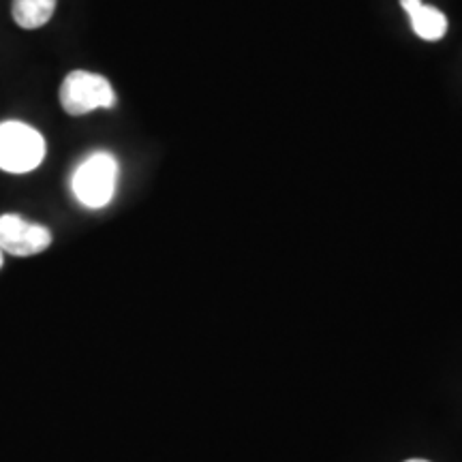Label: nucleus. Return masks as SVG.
I'll return each mask as SVG.
<instances>
[{"label": "nucleus", "instance_id": "nucleus-4", "mask_svg": "<svg viewBox=\"0 0 462 462\" xmlns=\"http://www.w3.org/2000/svg\"><path fill=\"white\" fill-rule=\"evenodd\" d=\"M51 245V234L43 225L24 221L17 215L0 217V251L15 257H31Z\"/></svg>", "mask_w": 462, "mask_h": 462}, {"label": "nucleus", "instance_id": "nucleus-5", "mask_svg": "<svg viewBox=\"0 0 462 462\" xmlns=\"http://www.w3.org/2000/svg\"><path fill=\"white\" fill-rule=\"evenodd\" d=\"M402 9L409 14L413 32L424 42H439L446 37L448 20L437 7L424 5L421 0H401Z\"/></svg>", "mask_w": 462, "mask_h": 462}, {"label": "nucleus", "instance_id": "nucleus-8", "mask_svg": "<svg viewBox=\"0 0 462 462\" xmlns=\"http://www.w3.org/2000/svg\"><path fill=\"white\" fill-rule=\"evenodd\" d=\"M0 268H3V251H0Z\"/></svg>", "mask_w": 462, "mask_h": 462}, {"label": "nucleus", "instance_id": "nucleus-7", "mask_svg": "<svg viewBox=\"0 0 462 462\" xmlns=\"http://www.w3.org/2000/svg\"><path fill=\"white\" fill-rule=\"evenodd\" d=\"M407 462H429V460H421V458H413V460H407Z\"/></svg>", "mask_w": 462, "mask_h": 462}, {"label": "nucleus", "instance_id": "nucleus-2", "mask_svg": "<svg viewBox=\"0 0 462 462\" xmlns=\"http://www.w3.org/2000/svg\"><path fill=\"white\" fill-rule=\"evenodd\" d=\"M118 182V163L112 154L95 152L79 163L71 178L75 199L86 208H103L112 201Z\"/></svg>", "mask_w": 462, "mask_h": 462}, {"label": "nucleus", "instance_id": "nucleus-3", "mask_svg": "<svg viewBox=\"0 0 462 462\" xmlns=\"http://www.w3.org/2000/svg\"><path fill=\"white\" fill-rule=\"evenodd\" d=\"M60 106L69 116H84L116 106V92L107 78L90 71H71L62 79Z\"/></svg>", "mask_w": 462, "mask_h": 462}, {"label": "nucleus", "instance_id": "nucleus-6", "mask_svg": "<svg viewBox=\"0 0 462 462\" xmlns=\"http://www.w3.org/2000/svg\"><path fill=\"white\" fill-rule=\"evenodd\" d=\"M56 11V0H14L11 15L20 28L34 31L48 24Z\"/></svg>", "mask_w": 462, "mask_h": 462}, {"label": "nucleus", "instance_id": "nucleus-1", "mask_svg": "<svg viewBox=\"0 0 462 462\" xmlns=\"http://www.w3.org/2000/svg\"><path fill=\"white\" fill-rule=\"evenodd\" d=\"M45 159V140L37 129L20 120L0 123V170L28 173Z\"/></svg>", "mask_w": 462, "mask_h": 462}]
</instances>
